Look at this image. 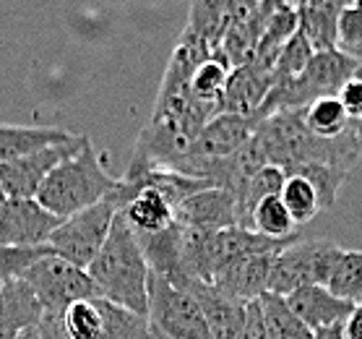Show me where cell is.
<instances>
[{"label": "cell", "mask_w": 362, "mask_h": 339, "mask_svg": "<svg viewBox=\"0 0 362 339\" xmlns=\"http://www.w3.org/2000/svg\"><path fill=\"white\" fill-rule=\"evenodd\" d=\"M86 272L94 280L102 298L139 316L148 314V274L151 269L146 264L136 232L128 227L120 212L110 227L105 246L99 248L94 261L86 266Z\"/></svg>", "instance_id": "cell-1"}, {"label": "cell", "mask_w": 362, "mask_h": 339, "mask_svg": "<svg viewBox=\"0 0 362 339\" xmlns=\"http://www.w3.org/2000/svg\"><path fill=\"white\" fill-rule=\"evenodd\" d=\"M120 185V178L107 170V162L102 159L89 139H83L81 149L74 157L63 159L52 173L45 178L34 199L42 207L58 217L78 214L83 209L105 201L112 190Z\"/></svg>", "instance_id": "cell-2"}, {"label": "cell", "mask_w": 362, "mask_h": 339, "mask_svg": "<svg viewBox=\"0 0 362 339\" xmlns=\"http://www.w3.org/2000/svg\"><path fill=\"white\" fill-rule=\"evenodd\" d=\"M357 68H360V63L341 47L315 52L300 76L274 84L255 117L264 120L279 110L308 108L310 102L321 100V97H337L339 89L357 74Z\"/></svg>", "instance_id": "cell-3"}, {"label": "cell", "mask_w": 362, "mask_h": 339, "mask_svg": "<svg viewBox=\"0 0 362 339\" xmlns=\"http://www.w3.org/2000/svg\"><path fill=\"white\" fill-rule=\"evenodd\" d=\"M341 251L344 248L331 240H292L289 246L274 253L272 272H269V292L284 298L305 285L329 287Z\"/></svg>", "instance_id": "cell-4"}, {"label": "cell", "mask_w": 362, "mask_h": 339, "mask_svg": "<svg viewBox=\"0 0 362 339\" xmlns=\"http://www.w3.org/2000/svg\"><path fill=\"white\" fill-rule=\"evenodd\" d=\"M148 326L170 339H214L198 300L182 285L148 274Z\"/></svg>", "instance_id": "cell-5"}, {"label": "cell", "mask_w": 362, "mask_h": 339, "mask_svg": "<svg viewBox=\"0 0 362 339\" xmlns=\"http://www.w3.org/2000/svg\"><path fill=\"white\" fill-rule=\"evenodd\" d=\"M71 339H151V326L146 316L110 303L107 298H83L63 314Z\"/></svg>", "instance_id": "cell-6"}, {"label": "cell", "mask_w": 362, "mask_h": 339, "mask_svg": "<svg viewBox=\"0 0 362 339\" xmlns=\"http://www.w3.org/2000/svg\"><path fill=\"white\" fill-rule=\"evenodd\" d=\"M21 280L29 282V287L34 289L45 314L52 316H63L66 308L74 306L76 300L99 298V289L89 277V272L60 258L58 253H47V256L37 258L21 274Z\"/></svg>", "instance_id": "cell-7"}, {"label": "cell", "mask_w": 362, "mask_h": 339, "mask_svg": "<svg viewBox=\"0 0 362 339\" xmlns=\"http://www.w3.org/2000/svg\"><path fill=\"white\" fill-rule=\"evenodd\" d=\"M117 212H120V207H117L115 196L110 193L107 199L94 204V207L83 209L78 214L66 217L58 224V230L49 235L47 246L60 258H66L71 264L86 269L99 253V248L105 246Z\"/></svg>", "instance_id": "cell-8"}, {"label": "cell", "mask_w": 362, "mask_h": 339, "mask_svg": "<svg viewBox=\"0 0 362 339\" xmlns=\"http://www.w3.org/2000/svg\"><path fill=\"white\" fill-rule=\"evenodd\" d=\"M83 139L86 136L74 133L68 141H58V144H49V146H42V149L26 151V154L0 162V185L6 190V196L8 199H34L45 178L63 159L74 157L76 151L81 149Z\"/></svg>", "instance_id": "cell-9"}, {"label": "cell", "mask_w": 362, "mask_h": 339, "mask_svg": "<svg viewBox=\"0 0 362 339\" xmlns=\"http://www.w3.org/2000/svg\"><path fill=\"white\" fill-rule=\"evenodd\" d=\"M63 217L52 214L37 199H8L0 209V246L37 248L47 246Z\"/></svg>", "instance_id": "cell-10"}, {"label": "cell", "mask_w": 362, "mask_h": 339, "mask_svg": "<svg viewBox=\"0 0 362 339\" xmlns=\"http://www.w3.org/2000/svg\"><path fill=\"white\" fill-rule=\"evenodd\" d=\"M175 222L204 232L238 227V199L232 190L209 185L175 207Z\"/></svg>", "instance_id": "cell-11"}, {"label": "cell", "mask_w": 362, "mask_h": 339, "mask_svg": "<svg viewBox=\"0 0 362 339\" xmlns=\"http://www.w3.org/2000/svg\"><path fill=\"white\" fill-rule=\"evenodd\" d=\"M175 285H182L198 300L211 337L214 339L238 337V331L243 329V321H245V311H247L245 300L230 298V295H224L222 289H216L214 285L201 280H180L175 282Z\"/></svg>", "instance_id": "cell-12"}, {"label": "cell", "mask_w": 362, "mask_h": 339, "mask_svg": "<svg viewBox=\"0 0 362 339\" xmlns=\"http://www.w3.org/2000/svg\"><path fill=\"white\" fill-rule=\"evenodd\" d=\"M272 258L274 253H255V256H243L238 261H230L214 274L216 289H222L224 295L238 300H258L261 295L269 292V272H272Z\"/></svg>", "instance_id": "cell-13"}, {"label": "cell", "mask_w": 362, "mask_h": 339, "mask_svg": "<svg viewBox=\"0 0 362 339\" xmlns=\"http://www.w3.org/2000/svg\"><path fill=\"white\" fill-rule=\"evenodd\" d=\"M284 300H287V306L313 331L344 323L354 308L352 300L339 298L337 292H331V289L323 287V285H305V287H297L295 292L284 295Z\"/></svg>", "instance_id": "cell-14"}, {"label": "cell", "mask_w": 362, "mask_h": 339, "mask_svg": "<svg viewBox=\"0 0 362 339\" xmlns=\"http://www.w3.org/2000/svg\"><path fill=\"white\" fill-rule=\"evenodd\" d=\"M272 74L255 68L253 63L238 66L230 74L227 89L222 97V113H232V115H245L255 117L258 108L264 105V100L272 91ZM258 120V117H255Z\"/></svg>", "instance_id": "cell-15"}, {"label": "cell", "mask_w": 362, "mask_h": 339, "mask_svg": "<svg viewBox=\"0 0 362 339\" xmlns=\"http://www.w3.org/2000/svg\"><path fill=\"white\" fill-rule=\"evenodd\" d=\"M341 8H344V6H341L339 0H308L303 8H297L300 29H303L305 37L310 40L315 52L339 47L337 21H339Z\"/></svg>", "instance_id": "cell-16"}, {"label": "cell", "mask_w": 362, "mask_h": 339, "mask_svg": "<svg viewBox=\"0 0 362 339\" xmlns=\"http://www.w3.org/2000/svg\"><path fill=\"white\" fill-rule=\"evenodd\" d=\"M74 136L66 128H55V125H8L0 123V162L11 157L26 154V151L42 149L58 141H68Z\"/></svg>", "instance_id": "cell-17"}, {"label": "cell", "mask_w": 362, "mask_h": 339, "mask_svg": "<svg viewBox=\"0 0 362 339\" xmlns=\"http://www.w3.org/2000/svg\"><path fill=\"white\" fill-rule=\"evenodd\" d=\"M269 339H315V331L287 306L281 295L266 292L258 298Z\"/></svg>", "instance_id": "cell-18"}, {"label": "cell", "mask_w": 362, "mask_h": 339, "mask_svg": "<svg viewBox=\"0 0 362 339\" xmlns=\"http://www.w3.org/2000/svg\"><path fill=\"white\" fill-rule=\"evenodd\" d=\"M287 180V173L276 165H264L258 173L245 183L243 193L238 196V227L250 230V214L253 209L269 196H279L281 185Z\"/></svg>", "instance_id": "cell-19"}, {"label": "cell", "mask_w": 362, "mask_h": 339, "mask_svg": "<svg viewBox=\"0 0 362 339\" xmlns=\"http://www.w3.org/2000/svg\"><path fill=\"white\" fill-rule=\"evenodd\" d=\"M230 66L222 58L204 60L201 66H196V71H193L188 81L190 97L209 105L216 113H222V97L224 89H227V81H230Z\"/></svg>", "instance_id": "cell-20"}, {"label": "cell", "mask_w": 362, "mask_h": 339, "mask_svg": "<svg viewBox=\"0 0 362 339\" xmlns=\"http://www.w3.org/2000/svg\"><path fill=\"white\" fill-rule=\"evenodd\" d=\"M281 201H284V207L287 212L292 214L297 227H303V224L313 222L315 217L323 212V204H321V196H318V190L315 185L305 175H287V180L281 185Z\"/></svg>", "instance_id": "cell-21"}, {"label": "cell", "mask_w": 362, "mask_h": 339, "mask_svg": "<svg viewBox=\"0 0 362 339\" xmlns=\"http://www.w3.org/2000/svg\"><path fill=\"white\" fill-rule=\"evenodd\" d=\"M250 230L261 232V235L274 240H295L300 227H297L292 214L287 212L281 196H269V199H264L253 209Z\"/></svg>", "instance_id": "cell-22"}, {"label": "cell", "mask_w": 362, "mask_h": 339, "mask_svg": "<svg viewBox=\"0 0 362 339\" xmlns=\"http://www.w3.org/2000/svg\"><path fill=\"white\" fill-rule=\"evenodd\" d=\"M303 117L308 131L321 136V139H334L339 133H344L352 123V117L346 115L344 105L339 97H321L303 108Z\"/></svg>", "instance_id": "cell-23"}, {"label": "cell", "mask_w": 362, "mask_h": 339, "mask_svg": "<svg viewBox=\"0 0 362 339\" xmlns=\"http://www.w3.org/2000/svg\"><path fill=\"white\" fill-rule=\"evenodd\" d=\"M313 55H315V50H313V45H310V40L305 37L303 29H297V32L284 42V47L279 50V55H276V63H274V68H272V84L287 81V79L300 76Z\"/></svg>", "instance_id": "cell-24"}, {"label": "cell", "mask_w": 362, "mask_h": 339, "mask_svg": "<svg viewBox=\"0 0 362 339\" xmlns=\"http://www.w3.org/2000/svg\"><path fill=\"white\" fill-rule=\"evenodd\" d=\"M329 289L337 292L339 298L362 303V251H341Z\"/></svg>", "instance_id": "cell-25"}, {"label": "cell", "mask_w": 362, "mask_h": 339, "mask_svg": "<svg viewBox=\"0 0 362 339\" xmlns=\"http://www.w3.org/2000/svg\"><path fill=\"white\" fill-rule=\"evenodd\" d=\"M55 253L49 246H37V248H16V246H0V287L8 282L18 280L37 258Z\"/></svg>", "instance_id": "cell-26"}, {"label": "cell", "mask_w": 362, "mask_h": 339, "mask_svg": "<svg viewBox=\"0 0 362 339\" xmlns=\"http://www.w3.org/2000/svg\"><path fill=\"white\" fill-rule=\"evenodd\" d=\"M337 40L341 50H354L362 45V11L357 6H344L337 21Z\"/></svg>", "instance_id": "cell-27"}, {"label": "cell", "mask_w": 362, "mask_h": 339, "mask_svg": "<svg viewBox=\"0 0 362 339\" xmlns=\"http://www.w3.org/2000/svg\"><path fill=\"white\" fill-rule=\"evenodd\" d=\"M337 97L341 100V105H344L346 115L352 117V120H362V76L360 74H354L352 79L339 89Z\"/></svg>", "instance_id": "cell-28"}, {"label": "cell", "mask_w": 362, "mask_h": 339, "mask_svg": "<svg viewBox=\"0 0 362 339\" xmlns=\"http://www.w3.org/2000/svg\"><path fill=\"white\" fill-rule=\"evenodd\" d=\"M235 339H269L264 314H261V303H258V300H250V303H247L245 321H243V329L238 331Z\"/></svg>", "instance_id": "cell-29"}, {"label": "cell", "mask_w": 362, "mask_h": 339, "mask_svg": "<svg viewBox=\"0 0 362 339\" xmlns=\"http://www.w3.org/2000/svg\"><path fill=\"white\" fill-rule=\"evenodd\" d=\"M32 339H71V337H68L66 326H63V316L45 314L42 321L34 326Z\"/></svg>", "instance_id": "cell-30"}, {"label": "cell", "mask_w": 362, "mask_h": 339, "mask_svg": "<svg viewBox=\"0 0 362 339\" xmlns=\"http://www.w3.org/2000/svg\"><path fill=\"white\" fill-rule=\"evenodd\" d=\"M346 339H362V303H354L352 314L344 321Z\"/></svg>", "instance_id": "cell-31"}, {"label": "cell", "mask_w": 362, "mask_h": 339, "mask_svg": "<svg viewBox=\"0 0 362 339\" xmlns=\"http://www.w3.org/2000/svg\"><path fill=\"white\" fill-rule=\"evenodd\" d=\"M315 339H346L344 323H337V326H326V329H318V331H315Z\"/></svg>", "instance_id": "cell-32"}, {"label": "cell", "mask_w": 362, "mask_h": 339, "mask_svg": "<svg viewBox=\"0 0 362 339\" xmlns=\"http://www.w3.org/2000/svg\"><path fill=\"white\" fill-rule=\"evenodd\" d=\"M344 52H346V50H344ZM349 55H352V58L362 66V45H360V47H354V50H349Z\"/></svg>", "instance_id": "cell-33"}, {"label": "cell", "mask_w": 362, "mask_h": 339, "mask_svg": "<svg viewBox=\"0 0 362 339\" xmlns=\"http://www.w3.org/2000/svg\"><path fill=\"white\" fill-rule=\"evenodd\" d=\"M151 339H170V337L162 334V331H157V329H151Z\"/></svg>", "instance_id": "cell-34"}, {"label": "cell", "mask_w": 362, "mask_h": 339, "mask_svg": "<svg viewBox=\"0 0 362 339\" xmlns=\"http://www.w3.org/2000/svg\"><path fill=\"white\" fill-rule=\"evenodd\" d=\"M6 201H8V196H6V190H3V185H0V209H3Z\"/></svg>", "instance_id": "cell-35"}, {"label": "cell", "mask_w": 362, "mask_h": 339, "mask_svg": "<svg viewBox=\"0 0 362 339\" xmlns=\"http://www.w3.org/2000/svg\"><path fill=\"white\" fill-rule=\"evenodd\" d=\"M32 331H34V329H32ZM32 331H26V334H21L18 339H32Z\"/></svg>", "instance_id": "cell-36"}, {"label": "cell", "mask_w": 362, "mask_h": 339, "mask_svg": "<svg viewBox=\"0 0 362 339\" xmlns=\"http://www.w3.org/2000/svg\"><path fill=\"white\" fill-rule=\"evenodd\" d=\"M354 6H357V8H360V11H362V0H357V3H354Z\"/></svg>", "instance_id": "cell-37"}]
</instances>
